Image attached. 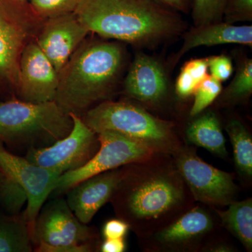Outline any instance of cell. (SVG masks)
I'll return each instance as SVG.
<instances>
[{"label": "cell", "instance_id": "cell-1", "mask_svg": "<svg viewBox=\"0 0 252 252\" xmlns=\"http://www.w3.org/2000/svg\"><path fill=\"white\" fill-rule=\"evenodd\" d=\"M74 14L89 32L146 49L187 28L177 11L156 0H81Z\"/></svg>", "mask_w": 252, "mask_h": 252}, {"label": "cell", "instance_id": "cell-2", "mask_svg": "<svg viewBox=\"0 0 252 252\" xmlns=\"http://www.w3.org/2000/svg\"><path fill=\"white\" fill-rule=\"evenodd\" d=\"M124 56L118 43L79 46L59 72L55 102L67 114L81 117L110 94L122 70Z\"/></svg>", "mask_w": 252, "mask_h": 252}, {"label": "cell", "instance_id": "cell-3", "mask_svg": "<svg viewBox=\"0 0 252 252\" xmlns=\"http://www.w3.org/2000/svg\"><path fill=\"white\" fill-rule=\"evenodd\" d=\"M72 126L70 115L55 101L0 102V141L12 147H47L69 135Z\"/></svg>", "mask_w": 252, "mask_h": 252}, {"label": "cell", "instance_id": "cell-4", "mask_svg": "<svg viewBox=\"0 0 252 252\" xmlns=\"http://www.w3.org/2000/svg\"><path fill=\"white\" fill-rule=\"evenodd\" d=\"M183 185L173 175L157 172L144 178L125 170L112 198L116 211L127 221L158 220L182 203Z\"/></svg>", "mask_w": 252, "mask_h": 252}, {"label": "cell", "instance_id": "cell-5", "mask_svg": "<svg viewBox=\"0 0 252 252\" xmlns=\"http://www.w3.org/2000/svg\"><path fill=\"white\" fill-rule=\"evenodd\" d=\"M81 119L96 134L102 131L119 132L148 144L158 152L175 149L171 123L154 117L135 104L106 101L86 111Z\"/></svg>", "mask_w": 252, "mask_h": 252}, {"label": "cell", "instance_id": "cell-6", "mask_svg": "<svg viewBox=\"0 0 252 252\" xmlns=\"http://www.w3.org/2000/svg\"><path fill=\"white\" fill-rule=\"evenodd\" d=\"M94 233L74 215L65 199L56 198L41 207L32 234L39 252L93 251Z\"/></svg>", "mask_w": 252, "mask_h": 252}, {"label": "cell", "instance_id": "cell-7", "mask_svg": "<svg viewBox=\"0 0 252 252\" xmlns=\"http://www.w3.org/2000/svg\"><path fill=\"white\" fill-rule=\"evenodd\" d=\"M97 135L99 147L96 154L84 166L60 176L54 192H67L92 176L147 160L158 152L148 144L114 131H102Z\"/></svg>", "mask_w": 252, "mask_h": 252}, {"label": "cell", "instance_id": "cell-8", "mask_svg": "<svg viewBox=\"0 0 252 252\" xmlns=\"http://www.w3.org/2000/svg\"><path fill=\"white\" fill-rule=\"evenodd\" d=\"M73 126L69 135L47 147L31 148L26 158L61 176L84 166L97 151V135L79 116L69 114Z\"/></svg>", "mask_w": 252, "mask_h": 252}, {"label": "cell", "instance_id": "cell-9", "mask_svg": "<svg viewBox=\"0 0 252 252\" xmlns=\"http://www.w3.org/2000/svg\"><path fill=\"white\" fill-rule=\"evenodd\" d=\"M176 166L197 200L215 206L234 201L237 187L233 176L204 162L192 149L179 152Z\"/></svg>", "mask_w": 252, "mask_h": 252}, {"label": "cell", "instance_id": "cell-10", "mask_svg": "<svg viewBox=\"0 0 252 252\" xmlns=\"http://www.w3.org/2000/svg\"><path fill=\"white\" fill-rule=\"evenodd\" d=\"M0 168L6 177L18 184L26 192V213L32 238L34 223L46 199L54 192L59 175L18 157L4 148L0 141ZM32 239V238H31Z\"/></svg>", "mask_w": 252, "mask_h": 252}, {"label": "cell", "instance_id": "cell-11", "mask_svg": "<svg viewBox=\"0 0 252 252\" xmlns=\"http://www.w3.org/2000/svg\"><path fill=\"white\" fill-rule=\"evenodd\" d=\"M17 85L23 101L42 103L55 100L59 73L36 43H30L23 47Z\"/></svg>", "mask_w": 252, "mask_h": 252}, {"label": "cell", "instance_id": "cell-12", "mask_svg": "<svg viewBox=\"0 0 252 252\" xmlns=\"http://www.w3.org/2000/svg\"><path fill=\"white\" fill-rule=\"evenodd\" d=\"M88 33L74 13L61 15L48 18L36 44L59 74Z\"/></svg>", "mask_w": 252, "mask_h": 252}, {"label": "cell", "instance_id": "cell-13", "mask_svg": "<svg viewBox=\"0 0 252 252\" xmlns=\"http://www.w3.org/2000/svg\"><path fill=\"white\" fill-rule=\"evenodd\" d=\"M124 169L119 167L101 172L67 190L66 201L81 223H90L99 209L110 200L124 177Z\"/></svg>", "mask_w": 252, "mask_h": 252}, {"label": "cell", "instance_id": "cell-14", "mask_svg": "<svg viewBox=\"0 0 252 252\" xmlns=\"http://www.w3.org/2000/svg\"><path fill=\"white\" fill-rule=\"evenodd\" d=\"M124 91L142 103L162 102L168 92V83L161 63L144 53L136 55L124 81Z\"/></svg>", "mask_w": 252, "mask_h": 252}, {"label": "cell", "instance_id": "cell-15", "mask_svg": "<svg viewBox=\"0 0 252 252\" xmlns=\"http://www.w3.org/2000/svg\"><path fill=\"white\" fill-rule=\"evenodd\" d=\"M183 44L174 56L172 64L175 65L190 50L201 46H215L235 44L252 46V26L223 22L210 23L194 27L183 33Z\"/></svg>", "mask_w": 252, "mask_h": 252}, {"label": "cell", "instance_id": "cell-16", "mask_svg": "<svg viewBox=\"0 0 252 252\" xmlns=\"http://www.w3.org/2000/svg\"><path fill=\"white\" fill-rule=\"evenodd\" d=\"M28 36V26L19 16L0 6V72L17 84L19 60Z\"/></svg>", "mask_w": 252, "mask_h": 252}, {"label": "cell", "instance_id": "cell-17", "mask_svg": "<svg viewBox=\"0 0 252 252\" xmlns=\"http://www.w3.org/2000/svg\"><path fill=\"white\" fill-rule=\"evenodd\" d=\"M212 227L213 221L210 215L200 207H196L160 230L156 240L164 246H180L201 238L211 230Z\"/></svg>", "mask_w": 252, "mask_h": 252}, {"label": "cell", "instance_id": "cell-18", "mask_svg": "<svg viewBox=\"0 0 252 252\" xmlns=\"http://www.w3.org/2000/svg\"><path fill=\"white\" fill-rule=\"evenodd\" d=\"M186 134L192 144L220 157L228 155L225 137L215 113L207 112L197 118L190 123Z\"/></svg>", "mask_w": 252, "mask_h": 252}, {"label": "cell", "instance_id": "cell-19", "mask_svg": "<svg viewBox=\"0 0 252 252\" xmlns=\"http://www.w3.org/2000/svg\"><path fill=\"white\" fill-rule=\"evenodd\" d=\"M32 245L26 211L0 215V252H31Z\"/></svg>", "mask_w": 252, "mask_h": 252}, {"label": "cell", "instance_id": "cell-20", "mask_svg": "<svg viewBox=\"0 0 252 252\" xmlns=\"http://www.w3.org/2000/svg\"><path fill=\"white\" fill-rule=\"evenodd\" d=\"M225 211H217L222 223L248 251L252 249V200L233 201Z\"/></svg>", "mask_w": 252, "mask_h": 252}, {"label": "cell", "instance_id": "cell-21", "mask_svg": "<svg viewBox=\"0 0 252 252\" xmlns=\"http://www.w3.org/2000/svg\"><path fill=\"white\" fill-rule=\"evenodd\" d=\"M233 146L235 165L242 175H252V139L250 132L240 121H230L225 126Z\"/></svg>", "mask_w": 252, "mask_h": 252}, {"label": "cell", "instance_id": "cell-22", "mask_svg": "<svg viewBox=\"0 0 252 252\" xmlns=\"http://www.w3.org/2000/svg\"><path fill=\"white\" fill-rule=\"evenodd\" d=\"M252 94V59L244 58L239 61L236 72L228 87L220 93V102L233 104L243 102Z\"/></svg>", "mask_w": 252, "mask_h": 252}, {"label": "cell", "instance_id": "cell-23", "mask_svg": "<svg viewBox=\"0 0 252 252\" xmlns=\"http://www.w3.org/2000/svg\"><path fill=\"white\" fill-rule=\"evenodd\" d=\"M207 58L191 60L184 64L175 84L176 94L181 98L193 94L202 81L208 75Z\"/></svg>", "mask_w": 252, "mask_h": 252}, {"label": "cell", "instance_id": "cell-24", "mask_svg": "<svg viewBox=\"0 0 252 252\" xmlns=\"http://www.w3.org/2000/svg\"><path fill=\"white\" fill-rule=\"evenodd\" d=\"M226 0H192L191 14L194 27L223 21Z\"/></svg>", "mask_w": 252, "mask_h": 252}, {"label": "cell", "instance_id": "cell-25", "mask_svg": "<svg viewBox=\"0 0 252 252\" xmlns=\"http://www.w3.org/2000/svg\"><path fill=\"white\" fill-rule=\"evenodd\" d=\"M222 90V82L208 74L194 92L195 99L190 115L195 117L201 114L219 97Z\"/></svg>", "mask_w": 252, "mask_h": 252}, {"label": "cell", "instance_id": "cell-26", "mask_svg": "<svg viewBox=\"0 0 252 252\" xmlns=\"http://www.w3.org/2000/svg\"><path fill=\"white\" fill-rule=\"evenodd\" d=\"M0 199L5 208L12 215L20 214L25 204L28 202L24 190L7 177L0 185Z\"/></svg>", "mask_w": 252, "mask_h": 252}, {"label": "cell", "instance_id": "cell-27", "mask_svg": "<svg viewBox=\"0 0 252 252\" xmlns=\"http://www.w3.org/2000/svg\"><path fill=\"white\" fill-rule=\"evenodd\" d=\"M81 0H31L36 14L49 18L74 13Z\"/></svg>", "mask_w": 252, "mask_h": 252}, {"label": "cell", "instance_id": "cell-28", "mask_svg": "<svg viewBox=\"0 0 252 252\" xmlns=\"http://www.w3.org/2000/svg\"><path fill=\"white\" fill-rule=\"evenodd\" d=\"M223 21L230 24L252 22V0H226Z\"/></svg>", "mask_w": 252, "mask_h": 252}, {"label": "cell", "instance_id": "cell-29", "mask_svg": "<svg viewBox=\"0 0 252 252\" xmlns=\"http://www.w3.org/2000/svg\"><path fill=\"white\" fill-rule=\"evenodd\" d=\"M210 75L223 82L228 80L233 72V64L230 57L225 55H219L207 57Z\"/></svg>", "mask_w": 252, "mask_h": 252}, {"label": "cell", "instance_id": "cell-30", "mask_svg": "<svg viewBox=\"0 0 252 252\" xmlns=\"http://www.w3.org/2000/svg\"><path fill=\"white\" fill-rule=\"evenodd\" d=\"M129 229V224L123 220H109L104 223L102 233L105 239L124 238Z\"/></svg>", "mask_w": 252, "mask_h": 252}, {"label": "cell", "instance_id": "cell-31", "mask_svg": "<svg viewBox=\"0 0 252 252\" xmlns=\"http://www.w3.org/2000/svg\"><path fill=\"white\" fill-rule=\"evenodd\" d=\"M177 12L188 14L191 9L192 0H156Z\"/></svg>", "mask_w": 252, "mask_h": 252}, {"label": "cell", "instance_id": "cell-32", "mask_svg": "<svg viewBox=\"0 0 252 252\" xmlns=\"http://www.w3.org/2000/svg\"><path fill=\"white\" fill-rule=\"evenodd\" d=\"M124 238L105 239L101 245L102 252H123L126 250Z\"/></svg>", "mask_w": 252, "mask_h": 252}, {"label": "cell", "instance_id": "cell-33", "mask_svg": "<svg viewBox=\"0 0 252 252\" xmlns=\"http://www.w3.org/2000/svg\"><path fill=\"white\" fill-rule=\"evenodd\" d=\"M230 249L228 248V247H225L223 246V245H221V246H219V247H215V248H214L212 249L211 251L212 252H230L231 250H230Z\"/></svg>", "mask_w": 252, "mask_h": 252}, {"label": "cell", "instance_id": "cell-34", "mask_svg": "<svg viewBox=\"0 0 252 252\" xmlns=\"http://www.w3.org/2000/svg\"><path fill=\"white\" fill-rule=\"evenodd\" d=\"M5 178H6V176H5L4 172H3L2 170L0 168V185L4 182Z\"/></svg>", "mask_w": 252, "mask_h": 252}]
</instances>
